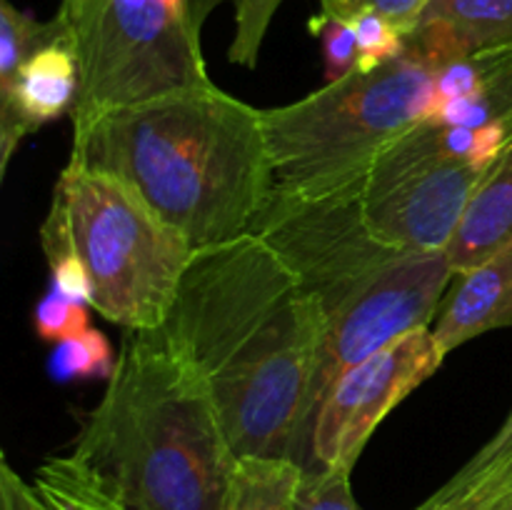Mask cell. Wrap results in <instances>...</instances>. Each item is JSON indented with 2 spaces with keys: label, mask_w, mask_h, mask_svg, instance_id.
<instances>
[{
  "label": "cell",
  "mask_w": 512,
  "mask_h": 510,
  "mask_svg": "<svg viewBox=\"0 0 512 510\" xmlns=\"http://www.w3.org/2000/svg\"><path fill=\"white\" fill-rule=\"evenodd\" d=\"M345 468H305L298 485V510H363Z\"/></svg>",
  "instance_id": "ffe728a7"
},
{
  "label": "cell",
  "mask_w": 512,
  "mask_h": 510,
  "mask_svg": "<svg viewBox=\"0 0 512 510\" xmlns=\"http://www.w3.org/2000/svg\"><path fill=\"white\" fill-rule=\"evenodd\" d=\"M0 510H53L33 483L15 473L5 455L0 458Z\"/></svg>",
  "instance_id": "cb8c5ba5"
},
{
  "label": "cell",
  "mask_w": 512,
  "mask_h": 510,
  "mask_svg": "<svg viewBox=\"0 0 512 510\" xmlns=\"http://www.w3.org/2000/svg\"><path fill=\"white\" fill-rule=\"evenodd\" d=\"M310 33L318 35L320 45H323L325 83H335L358 68V38L345 20L318 13L315 18H310Z\"/></svg>",
  "instance_id": "44dd1931"
},
{
  "label": "cell",
  "mask_w": 512,
  "mask_h": 510,
  "mask_svg": "<svg viewBox=\"0 0 512 510\" xmlns=\"http://www.w3.org/2000/svg\"><path fill=\"white\" fill-rule=\"evenodd\" d=\"M490 170L445 150L433 123L425 120L375 160L360 190V210L385 243L448 253Z\"/></svg>",
  "instance_id": "ba28073f"
},
{
  "label": "cell",
  "mask_w": 512,
  "mask_h": 510,
  "mask_svg": "<svg viewBox=\"0 0 512 510\" xmlns=\"http://www.w3.org/2000/svg\"><path fill=\"white\" fill-rule=\"evenodd\" d=\"M248 233L280 255L323 313L310 428L330 385L385 345L430 328L455 280L448 253H420L380 240L365 223L360 190L330 198L270 190Z\"/></svg>",
  "instance_id": "277c9868"
},
{
  "label": "cell",
  "mask_w": 512,
  "mask_h": 510,
  "mask_svg": "<svg viewBox=\"0 0 512 510\" xmlns=\"http://www.w3.org/2000/svg\"><path fill=\"white\" fill-rule=\"evenodd\" d=\"M115 360L108 338L100 330L88 328L80 335L55 343L53 353L48 358L50 378L58 383H70V380H88L113 375Z\"/></svg>",
  "instance_id": "2e32d148"
},
{
  "label": "cell",
  "mask_w": 512,
  "mask_h": 510,
  "mask_svg": "<svg viewBox=\"0 0 512 510\" xmlns=\"http://www.w3.org/2000/svg\"><path fill=\"white\" fill-rule=\"evenodd\" d=\"M438 65L405 43L390 63L260 110L273 190L330 198L363 190L375 160L435 110Z\"/></svg>",
  "instance_id": "5b68a950"
},
{
  "label": "cell",
  "mask_w": 512,
  "mask_h": 510,
  "mask_svg": "<svg viewBox=\"0 0 512 510\" xmlns=\"http://www.w3.org/2000/svg\"><path fill=\"white\" fill-rule=\"evenodd\" d=\"M340 20H345L353 28L355 38H358L360 58L355 70H360V73H370V70L390 63V60H395L405 50L403 30L380 13L353 10V13L343 15Z\"/></svg>",
  "instance_id": "e0dca14e"
},
{
  "label": "cell",
  "mask_w": 512,
  "mask_h": 510,
  "mask_svg": "<svg viewBox=\"0 0 512 510\" xmlns=\"http://www.w3.org/2000/svg\"><path fill=\"white\" fill-rule=\"evenodd\" d=\"M88 310H93L88 303L68 298L50 285L48 293L33 308L35 333L43 340H53V343L80 335L90 328Z\"/></svg>",
  "instance_id": "d6986e66"
},
{
  "label": "cell",
  "mask_w": 512,
  "mask_h": 510,
  "mask_svg": "<svg viewBox=\"0 0 512 510\" xmlns=\"http://www.w3.org/2000/svg\"><path fill=\"white\" fill-rule=\"evenodd\" d=\"M285 0H240L235 5V35L228 58L233 65L255 68L270 23Z\"/></svg>",
  "instance_id": "ac0fdd59"
},
{
  "label": "cell",
  "mask_w": 512,
  "mask_h": 510,
  "mask_svg": "<svg viewBox=\"0 0 512 510\" xmlns=\"http://www.w3.org/2000/svg\"><path fill=\"white\" fill-rule=\"evenodd\" d=\"M68 163L128 185L195 250L248 233L273 190L260 110L215 83L73 128Z\"/></svg>",
  "instance_id": "7a4b0ae2"
},
{
  "label": "cell",
  "mask_w": 512,
  "mask_h": 510,
  "mask_svg": "<svg viewBox=\"0 0 512 510\" xmlns=\"http://www.w3.org/2000/svg\"><path fill=\"white\" fill-rule=\"evenodd\" d=\"M460 470L468 473H505L512 475V408L495 430L493 438L468 460Z\"/></svg>",
  "instance_id": "603a6c76"
},
{
  "label": "cell",
  "mask_w": 512,
  "mask_h": 510,
  "mask_svg": "<svg viewBox=\"0 0 512 510\" xmlns=\"http://www.w3.org/2000/svg\"><path fill=\"white\" fill-rule=\"evenodd\" d=\"M73 463L123 510H228L238 458L215 400L163 330H128Z\"/></svg>",
  "instance_id": "3957f363"
},
{
  "label": "cell",
  "mask_w": 512,
  "mask_h": 510,
  "mask_svg": "<svg viewBox=\"0 0 512 510\" xmlns=\"http://www.w3.org/2000/svg\"><path fill=\"white\" fill-rule=\"evenodd\" d=\"M303 465L290 458H238L228 510H298Z\"/></svg>",
  "instance_id": "5bb4252c"
},
{
  "label": "cell",
  "mask_w": 512,
  "mask_h": 510,
  "mask_svg": "<svg viewBox=\"0 0 512 510\" xmlns=\"http://www.w3.org/2000/svg\"><path fill=\"white\" fill-rule=\"evenodd\" d=\"M223 3L238 5L240 0H190V8H193V20H195V25H198V30H203L205 20H208L210 15H213V10Z\"/></svg>",
  "instance_id": "d4e9b609"
},
{
  "label": "cell",
  "mask_w": 512,
  "mask_h": 510,
  "mask_svg": "<svg viewBox=\"0 0 512 510\" xmlns=\"http://www.w3.org/2000/svg\"><path fill=\"white\" fill-rule=\"evenodd\" d=\"M33 485L53 505V510H123L110 500L88 475L73 463L70 455L48 458L35 470Z\"/></svg>",
  "instance_id": "9a60e30c"
},
{
  "label": "cell",
  "mask_w": 512,
  "mask_h": 510,
  "mask_svg": "<svg viewBox=\"0 0 512 510\" xmlns=\"http://www.w3.org/2000/svg\"><path fill=\"white\" fill-rule=\"evenodd\" d=\"M512 328V243L455 275L433 325L440 353L450 355L490 330Z\"/></svg>",
  "instance_id": "8fae6325"
},
{
  "label": "cell",
  "mask_w": 512,
  "mask_h": 510,
  "mask_svg": "<svg viewBox=\"0 0 512 510\" xmlns=\"http://www.w3.org/2000/svg\"><path fill=\"white\" fill-rule=\"evenodd\" d=\"M443 360L433 328H418L345 370L315 410L305 468L353 470L375 428Z\"/></svg>",
  "instance_id": "9c48e42d"
},
{
  "label": "cell",
  "mask_w": 512,
  "mask_h": 510,
  "mask_svg": "<svg viewBox=\"0 0 512 510\" xmlns=\"http://www.w3.org/2000/svg\"><path fill=\"white\" fill-rule=\"evenodd\" d=\"M78 53L73 128L108 110L213 85L190 0H63Z\"/></svg>",
  "instance_id": "52a82bcc"
},
{
  "label": "cell",
  "mask_w": 512,
  "mask_h": 510,
  "mask_svg": "<svg viewBox=\"0 0 512 510\" xmlns=\"http://www.w3.org/2000/svg\"><path fill=\"white\" fill-rule=\"evenodd\" d=\"M428 5L430 0H320V13L343 18L353 10H373V13L388 18L393 25H398L405 35L418 23Z\"/></svg>",
  "instance_id": "7402d4cb"
},
{
  "label": "cell",
  "mask_w": 512,
  "mask_h": 510,
  "mask_svg": "<svg viewBox=\"0 0 512 510\" xmlns=\"http://www.w3.org/2000/svg\"><path fill=\"white\" fill-rule=\"evenodd\" d=\"M498 510H512V495H510V498L508 500H505V503L503 505H500V508Z\"/></svg>",
  "instance_id": "484cf974"
},
{
  "label": "cell",
  "mask_w": 512,
  "mask_h": 510,
  "mask_svg": "<svg viewBox=\"0 0 512 510\" xmlns=\"http://www.w3.org/2000/svg\"><path fill=\"white\" fill-rule=\"evenodd\" d=\"M512 243V143L475 193L448 248L455 275Z\"/></svg>",
  "instance_id": "4fadbf2b"
},
{
  "label": "cell",
  "mask_w": 512,
  "mask_h": 510,
  "mask_svg": "<svg viewBox=\"0 0 512 510\" xmlns=\"http://www.w3.org/2000/svg\"><path fill=\"white\" fill-rule=\"evenodd\" d=\"M48 263L75 260L90 308L125 330H155L173 308L195 248L128 185L68 163L40 223Z\"/></svg>",
  "instance_id": "8992f818"
},
{
  "label": "cell",
  "mask_w": 512,
  "mask_h": 510,
  "mask_svg": "<svg viewBox=\"0 0 512 510\" xmlns=\"http://www.w3.org/2000/svg\"><path fill=\"white\" fill-rule=\"evenodd\" d=\"M405 43L435 65L460 55L512 48V0H430Z\"/></svg>",
  "instance_id": "7c38bea8"
},
{
  "label": "cell",
  "mask_w": 512,
  "mask_h": 510,
  "mask_svg": "<svg viewBox=\"0 0 512 510\" xmlns=\"http://www.w3.org/2000/svg\"><path fill=\"white\" fill-rule=\"evenodd\" d=\"M78 83V53L70 30L25 60L13 88L0 93V178L28 135L70 115Z\"/></svg>",
  "instance_id": "30bf717a"
},
{
  "label": "cell",
  "mask_w": 512,
  "mask_h": 510,
  "mask_svg": "<svg viewBox=\"0 0 512 510\" xmlns=\"http://www.w3.org/2000/svg\"><path fill=\"white\" fill-rule=\"evenodd\" d=\"M160 330L208 385L235 458L308 465L325 323L265 240L243 233L195 250Z\"/></svg>",
  "instance_id": "6da1fadb"
}]
</instances>
